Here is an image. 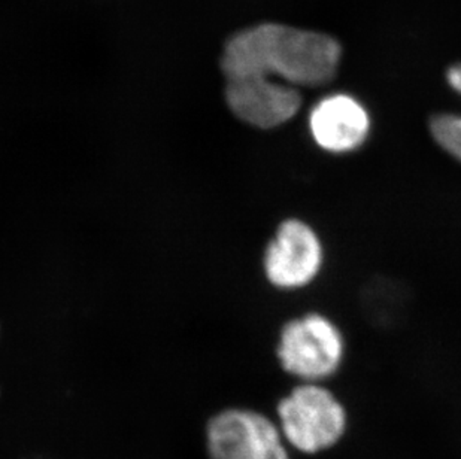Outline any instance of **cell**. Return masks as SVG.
<instances>
[{
	"label": "cell",
	"instance_id": "1",
	"mask_svg": "<svg viewBox=\"0 0 461 459\" xmlns=\"http://www.w3.org/2000/svg\"><path fill=\"white\" fill-rule=\"evenodd\" d=\"M342 48L331 36L265 22L238 32L222 51L226 81L272 78L293 87H321L333 81Z\"/></svg>",
	"mask_w": 461,
	"mask_h": 459
},
{
	"label": "cell",
	"instance_id": "2",
	"mask_svg": "<svg viewBox=\"0 0 461 459\" xmlns=\"http://www.w3.org/2000/svg\"><path fill=\"white\" fill-rule=\"evenodd\" d=\"M275 419L288 447L305 455L336 446L348 425L339 399L321 383L309 382H302L279 400Z\"/></svg>",
	"mask_w": 461,
	"mask_h": 459
},
{
	"label": "cell",
	"instance_id": "3",
	"mask_svg": "<svg viewBox=\"0 0 461 459\" xmlns=\"http://www.w3.org/2000/svg\"><path fill=\"white\" fill-rule=\"evenodd\" d=\"M208 459H292L278 422L249 406H229L206 422Z\"/></svg>",
	"mask_w": 461,
	"mask_h": 459
},
{
	"label": "cell",
	"instance_id": "4",
	"mask_svg": "<svg viewBox=\"0 0 461 459\" xmlns=\"http://www.w3.org/2000/svg\"><path fill=\"white\" fill-rule=\"evenodd\" d=\"M344 336L321 313H308L284 325L276 358L284 372L301 382L320 383L344 363Z\"/></svg>",
	"mask_w": 461,
	"mask_h": 459
},
{
	"label": "cell",
	"instance_id": "5",
	"mask_svg": "<svg viewBox=\"0 0 461 459\" xmlns=\"http://www.w3.org/2000/svg\"><path fill=\"white\" fill-rule=\"evenodd\" d=\"M324 265V248L308 222L292 218L279 224L266 248L263 267L279 290H301L312 284Z\"/></svg>",
	"mask_w": 461,
	"mask_h": 459
},
{
	"label": "cell",
	"instance_id": "6",
	"mask_svg": "<svg viewBox=\"0 0 461 459\" xmlns=\"http://www.w3.org/2000/svg\"><path fill=\"white\" fill-rule=\"evenodd\" d=\"M226 102L240 122L272 130L292 122L303 99L299 88L278 79L242 78L226 81Z\"/></svg>",
	"mask_w": 461,
	"mask_h": 459
},
{
	"label": "cell",
	"instance_id": "7",
	"mask_svg": "<svg viewBox=\"0 0 461 459\" xmlns=\"http://www.w3.org/2000/svg\"><path fill=\"white\" fill-rule=\"evenodd\" d=\"M308 126L318 148L340 156L357 151L367 142L372 120L360 100L345 93H336L313 104Z\"/></svg>",
	"mask_w": 461,
	"mask_h": 459
},
{
	"label": "cell",
	"instance_id": "8",
	"mask_svg": "<svg viewBox=\"0 0 461 459\" xmlns=\"http://www.w3.org/2000/svg\"><path fill=\"white\" fill-rule=\"evenodd\" d=\"M449 87L461 94V63L451 66L447 72ZM430 135L438 147L461 163V115L436 113L429 122Z\"/></svg>",
	"mask_w": 461,
	"mask_h": 459
}]
</instances>
